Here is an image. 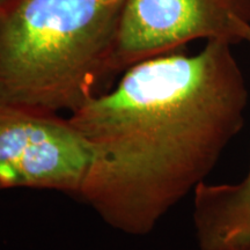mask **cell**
<instances>
[{
    "mask_svg": "<svg viewBox=\"0 0 250 250\" xmlns=\"http://www.w3.org/2000/svg\"><path fill=\"white\" fill-rule=\"evenodd\" d=\"M225 40L126 68L68 115L89 153L78 198L114 229L143 236L213 170L245 124V77Z\"/></svg>",
    "mask_w": 250,
    "mask_h": 250,
    "instance_id": "cell-1",
    "label": "cell"
},
{
    "mask_svg": "<svg viewBox=\"0 0 250 250\" xmlns=\"http://www.w3.org/2000/svg\"><path fill=\"white\" fill-rule=\"evenodd\" d=\"M125 0H1L0 102L72 114L105 90Z\"/></svg>",
    "mask_w": 250,
    "mask_h": 250,
    "instance_id": "cell-2",
    "label": "cell"
},
{
    "mask_svg": "<svg viewBox=\"0 0 250 250\" xmlns=\"http://www.w3.org/2000/svg\"><path fill=\"white\" fill-rule=\"evenodd\" d=\"M88 161L68 115L0 102V191L28 188L78 197Z\"/></svg>",
    "mask_w": 250,
    "mask_h": 250,
    "instance_id": "cell-3",
    "label": "cell"
},
{
    "mask_svg": "<svg viewBox=\"0 0 250 250\" xmlns=\"http://www.w3.org/2000/svg\"><path fill=\"white\" fill-rule=\"evenodd\" d=\"M250 0H125L111 59L112 79L136 62L196 40L242 42Z\"/></svg>",
    "mask_w": 250,
    "mask_h": 250,
    "instance_id": "cell-4",
    "label": "cell"
},
{
    "mask_svg": "<svg viewBox=\"0 0 250 250\" xmlns=\"http://www.w3.org/2000/svg\"><path fill=\"white\" fill-rule=\"evenodd\" d=\"M240 36L250 45V23ZM192 220L199 250H250V167L236 183L199 184Z\"/></svg>",
    "mask_w": 250,
    "mask_h": 250,
    "instance_id": "cell-5",
    "label": "cell"
},
{
    "mask_svg": "<svg viewBox=\"0 0 250 250\" xmlns=\"http://www.w3.org/2000/svg\"><path fill=\"white\" fill-rule=\"evenodd\" d=\"M0 1H1V0H0Z\"/></svg>",
    "mask_w": 250,
    "mask_h": 250,
    "instance_id": "cell-6",
    "label": "cell"
}]
</instances>
